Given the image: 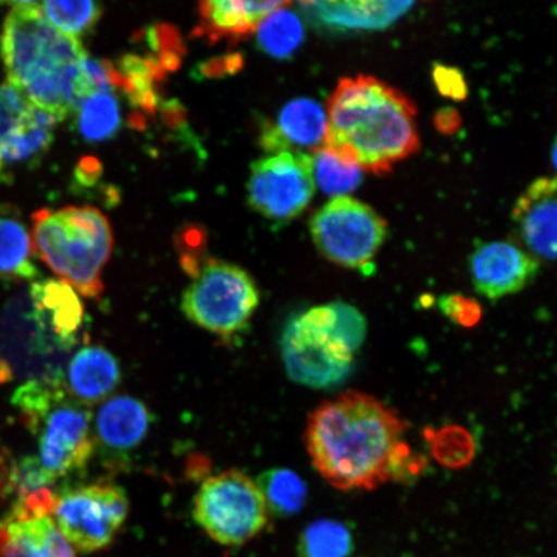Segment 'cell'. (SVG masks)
Returning a JSON list of instances; mask_svg holds the SVG:
<instances>
[{
  "mask_svg": "<svg viewBox=\"0 0 557 557\" xmlns=\"http://www.w3.org/2000/svg\"><path fill=\"white\" fill-rule=\"evenodd\" d=\"M355 352L337 324L334 304L317 306L292 319L282 336L289 379L311 388H330L351 372Z\"/></svg>",
  "mask_w": 557,
  "mask_h": 557,
  "instance_id": "cell-7",
  "label": "cell"
},
{
  "mask_svg": "<svg viewBox=\"0 0 557 557\" xmlns=\"http://www.w3.org/2000/svg\"><path fill=\"white\" fill-rule=\"evenodd\" d=\"M408 429L374 396L347 392L313 410L305 431L313 468L338 491H374L420 476L426 458L403 441Z\"/></svg>",
  "mask_w": 557,
  "mask_h": 557,
  "instance_id": "cell-1",
  "label": "cell"
},
{
  "mask_svg": "<svg viewBox=\"0 0 557 557\" xmlns=\"http://www.w3.org/2000/svg\"><path fill=\"white\" fill-rule=\"evenodd\" d=\"M121 381V368L114 355L101 346H86L66 366L67 393L85 406L100 403Z\"/></svg>",
  "mask_w": 557,
  "mask_h": 557,
  "instance_id": "cell-20",
  "label": "cell"
},
{
  "mask_svg": "<svg viewBox=\"0 0 557 557\" xmlns=\"http://www.w3.org/2000/svg\"><path fill=\"white\" fill-rule=\"evenodd\" d=\"M128 512L121 486L92 483L55 493L51 518L75 552L94 554L114 542Z\"/></svg>",
  "mask_w": 557,
  "mask_h": 557,
  "instance_id": "cell-11",
  "label": "cell"
},
{
  "mask_svg": "<svg viewBox=\"0 0 557 557\" xmlns=\"http://www.w3.org/2000/svg\"><path fill=\"white\" fill-rule=\"evenodd\" d=\"M12 404L37 437L38 461L54 483L86 468L95 449L92 414L67 393L65 383H23Z\"/></svg>",
  "mask_w": 557,
  "mask_h": 557,
  "instance_id": "cell-6",
  "label": "cell"
},
{
  "mask_svg": "<svg viewBox=\"0 0 557 557\" xmlns=\"http://www.w3.org/2000/svg\"><path fill=\"white\" fill-rule=\"evenodd\" d=\"M0 557H76V552L51 517H5Z\"/></svg>",
  "mask_w": 557,
  "mask_h": 557,
  "instance_id": "cell-19",
  "label": "cell"
},
{
  "mask_svg": "<svg viewBox=\"0 0 557 557\" xmlns=\"http://www.w3.org/2000/svg\"><path fill=\"white\" fill-rule=\"evenodd\" d=\"M259 304V289L247 271L208 260L185 290L181 309L200 329L230 337L246 329Z\"/></svg>",
  "mask_w": 557,
  "mask_h": 557,
  "instance_id": "cell-9",
  "label": "cell"
},
{
  "mask_svg": "<svg viewBox=\"0 0 557 557\" xmlns=\"http://www.w3.org/2000/svg\"><path fill=\"white\" fill-rule=\"evenodd\" d=\"M326 124L324 109L317 101H290L282 109L275 123L264 125L262 148L273 154L305 150H311L312 154L324 146Z\"/></svg>",
  "mask_w": 557,
  "mask_h": 557,
  "instance_id": "cell-17",
  "label": "cell"
},
{
  "mask_svg": "<svg viewBox=\"0 0 557 557\" xmlns=\"http://www.w3.org/2000/svg\"><path fill=\"white\" fill-rule=\"evenodd\" d=\"M540 263L508 242L483 244L470 257L472 283L480 295L496 301L519 294L537 276Z\"/></svg>",
  "mask_w": 557,
  "mask_h": 557,
  "instance_id": "cell-14",
  "label": "cell"
},
{
  "mask_svg": "<svg viewBox=\"0 0 557 557\" xmlns=\"http://www.w3.org/2000/svg\"><path fill=\"white\" fill-rule=\"evenodd\" d=\"M32 235L20 220L0 215V281L26 282L39 273Z\"/></svg>",
  "mask_w": 557,
  "mask_h": 557,
  "instance_id": "cell-22",
  "label": "cell"
},
{
  "mask_svg": "<svg viewBox=\"0 0 557 557\" xmlns=\"http://www.w3.org/2000/svg\"><path fill=\"white\" fill-rule=\"evenodd\" d=\"M433 79L438 94L447 97V99L463 101L469 95V86L465 74L457 67L435 64Z\"/></svg>",
  "mask_w": 557,
  "mask_h": 557,
  "instance_id": "cell-32",
  "label": "cell"
},
{
  "mask_svg": "<svg viewBox=\"0 0 557 557\" xmlns=\"http://www.w3.org/2000/svg\"><path fill=\"white\" fill-rule=\"evenodd\" d=\"M242 65L243 60L240 59V55H227V58L208 62L203 70H201V73L206 76H219L225 73H236Z\"/></svg>",
  "mask_w": 557,
  "mask_h": 557,
  "instance_id": "cell-35",
  "label": "cell"
},
{
  "mask_svg": "<svg viewBox=\"0 0 557 557\" xmlns=\"http://www.w3.org/2000/svg\"><path fill=\"white\" fill-rule=\"evenodd\" d=\"M40 9L55 29L76 39L92 30L102 15L97 2H45Z\"/></svg>",
  "mask_w": 557,
  "mask_h": 557,
  "instance_id": "cell-30",
  "label": "cell"
},
{
  "mask_svg": "<svg viewBox=\"0 0 557 557\" xmlns=\"http://www.w3.org/2000/svg\"><path fill=\"white\" fill-rule=\"evenodd\" d=\"M313 194L312 160L308 152L285 151L250 166L249 206L264 219L288 222L308 208Z\"/></svg>",
  "mask_w": 557,
  "mask_h": 557,
  "instance_id": "cell-12",
  "label": "cell"
},
{
  "mask_svg": "<svg viewBox=\"0 0 557 557\" xmlns=\"http://www.w3.org/2000/svg\"><path fill=\"white\" fill-rule=\"evenodd\" d=\"M512 221L534 256L557 261V177H541L529 185L513 207Z\"/></svg>",
  "mask_w": 557,
  "mask_h": 557,
  "instance_id": "cell-15",
  "label": "cell"
},
{
  "mask_svg": "<svg viewBox=\"0 0 557 557\" xmlns=\"http://www.w3.org/2000/svg\"><path fill=\"white\" fill-rule=\"evenodd\" d=\"M435 128L441 132L442 135L449 136L455 135L456 132L461 128L462 120L458 111L453 108H443L437 111L434 116Z\"/></svg>",
  "mask_w": 557,
  "mask_h": 557,
  "instance_id": "cell-34",
  "label": "cell"
},
{
  "mask_svg": "<svg viewBox=\"0 0 557 557\" xmlns=\"http://www.w3.org/2000/svg\"><path fill=\"white\" fill-rule=\"evenodd\" d=\"M313 243L326 260L363 274H372L375 256L388 235V226L371 206L350 197H337L313 214Z\"/></svg>",
  "mask_w": 557,
  "mask_h": 557,
  "instance_id": "cell-10",
  "label": "cell"
},
{
  "mask_svg": "<svg viewBox=\"0 0 557 557\" xmlns=\"http://www.w3.org/2000/svg\"><path fill=\"white\" fill-rule=\"evenodd\" d=\"M78 111V129L87 141H107L121 128L120 103L113 94L101 92L90 96Z\"/></svg>",
  "mask_w": 557,
  "mask_h": 557,
  "instance_id": "cell-28",
  "label": "cell"
},
{
  "mask_svg": "<svg viewBox=\"0 0 557 557\" xmlns=\"http://www.w3.org/2000/svg\"><path fill=\"white\" fill-rule=\"evenodd\" d=\"M552 160H553V165H554V169L557 173V137L555 139V143L553 145V150H552Z\"/></svg>",
  "mask_w": 557,
  "mask_h": 557,
  "instance_id": "cell-36",
  "label": "cell"
},
{
  "mask_svg": "<svg viewBox=\"0 0 557 557\" xmlns=\"http://www.w3.org/2000/svg\"><path fill=\"white\" fill-rule=\"evenodd\" d=\"M54 124L10 83L0 85V183L39 162L51 148Z\"/></svg>",
  "mask_w": 557,
  "mask_h": 557,
  "instance_id": "cell-13",
  "label": "cell"
},
{
  "mask_svg": "<svg viewBox=\"0 0 557 557\" xmlns=\"http://www.w3.org/2000/svg\"><path fill=\"white\" fill-rule=\"evenodd\" d=\"M290 2H242V0H211L199 4V25L195 29L198 37L212 44L221 40L238 41L247 39L264 18Z\"/></svg>",
  "mask_w": 557,
  "mask_h": 557,
  "instance_id": "cell-18",
  "label": "cell"
},
{
  "mask_svg": "<svg viewBox=\"0 0 557 557\" xmlns=\"http://www.w3.org/2000/svg\"><path fill=\"white\" fill-rule=\"evenodd\" d=\"M354 541L344 522L322 519L311 522L299 537V557H350Z\"/></svg>",
  "mask_w": 557,
  "mask_h": 557,
  "instance_id": "cell-26",
  "label": "cell"
},
{
  "mask_svg": "<svg viewBox=\"0 0 557 557\" xmlns=\"http://www.w3.org/2000/svg\"><path fill=\"white\" fill-rule=\"evenodd\" d=\"M310 156L313 181L332 197H345V194L357 190L363 181L359 165L344 162L329 149H319Z\"/></svg>",
  "mask_w": 557,
  "mask_h": 557,
  "instance_id": "cell-29",
  "label": "cell"
},
{
  "mask_svg": "<svg viewBox=\"0 0 557 557\" xmlns=\"http://www.w3.org/2000/svg\"><path fill=\"white\" fill-rule=\"evenodd\" d=\"M412 2H301L298 9L312 27L324 32L382 30L412 9Z\"/></svg>",
  "mask_w": 557,
  "mask_h": 557,
  "instance_id": "cell-16",
  "label": "cell"
},
{
  "mask_svg": "<svg viewBox=\"0 0 557 557\" xmlns=\"http://www.w3.org/2000/svg\"><path fill=\"white\" fill-rule=\"evenodd\" d=\"M150 426V413L144 403L131 396H115L96 417V435L104 448L123 451L144 441Z\"/></svg>",
  "mask_w": 557,
  "mask_h": 557,
  "instance_id": "cell-21",
  "label": "cell"
},
{
  "mask_svg": "<svg viewBox=\"0 0 557 557\" xmlns=\"http://www.w3.org/2000/svg\"><path fill=\"white\" fill-rule=\"evenodd\" d=\"M269 507L276 517L289 518L302 510L308 490L296 472L274 469L263 472L259 483Z\"/></svg>",
  "mask_w": 557,
  "mask_h": 557,
  "instance_id": "cell-24",
  "label": "cell"
},
{
  "mask_svg": "<svg viewBox=\"0 0 557 557\" xmlns=\"http://www.w3.org/2000/svg\"><path fill=\"white\" fill-rule=\"evenodd\" d=\"M269 513L260 486L239 470L207 479L193 506L194 520L222 546L252 541L267 528Z\"/></svg>",
  "mask_w": 557,
  "mask_h": 557,
  "instance_id": "cell-8",
  "label": "cell"
},
{
  "mask_svg": "<svg viewBox=\"0 0 557 557\" xmlns=\"http://www.w3.org/2000/svg\"><path fill=\"white\" fill-rule=\"evenodd\" d=\"M416 103L374 76L341 79L329 100L323 148L383 176L420 150Z\"/></svg>",
  "mask_w": 557,
  "mask_h": 557,
  "instance_id": "cell-3",
  "label": "cell"
},
{
  "mask_svg": "<svg viewBox=\"0 0 557 557\" xmlns=\"http://www.w3.org/2000/svg\"><path fill=\"white\" fill-rule=\"evenodd\" d=\"M431 453L438 463L448 469H463L476 455V443L469 430L459 424L443 429H426L423 433Z\"/></svg>",
  "mask_w": 557,
  "mask_h": 557,
  "instance_id": "cell-27",
  "label": "cell"
},
{
  "mask_svg": "<svg viewBox=\"0 0 557 557\" xmlns=\"http://www.w3.org/2000/svg\"><path fill=\"white\" fill-rule=\"evenodd\" d=\"M0 52L10 85L55 122L75 114L90 96L117 88L115 66L89 59L79 39L55 29L38 2L12 3Z\"/></svg>",
  "mask_w": 557,
  "mask_h": 557,
  "instance_id": "cell-2",
  "label": "cell"
},
{
  "mask_svg": "<svg viewBox=\"0 0 557 557\" xmlns=\"http://www.w3.org/2000/svg\"><path fill=\"white\" fill-rule=\"evenodd\" d=\"M81 331L78 312L66 299L32 283L0 313V385L65 383L66 359Z\"/></svg>",
  "mask_w": 557,
  "mask_h": 557,
  "instance_id": "cell-4",
  "label": "cell"
},
{
  "mask_svg": "<svg viewBox=\"0 0 557 557\" xmlns=\"http://www.w3.org/2000/svg\"><path fill=\"white\" fill-rule=\"evenodd\" d=\"M257 39L261 50L271 58L289 59L305 39L302 21L295 12L278 10L262 21Z\"/></svg>",
  "mask_w": 557,
  "mask_h": 557,
  "instance_id": "cell-25",
  "label": "cell"
},
{
  "mask_svg": "<svg viewBox=\"0 0 557 557\" xmlns=\"http://www.w3.org/2000/svg\"><path fill=\"white\" fill-rule=\"evenodd\" d=\"M13 479H15V462L10 451L0 443V522L4 520L12 505Z\"/></svg>",
  "mask_w": 557,
  "mask_h": 557,
  "instance_id": "cell-33",
  "label": "cell"
},
{
  "mask_svg": "<svg viewBox=\"0 0 557 557\" xmlns=\"http://www.w3.org/2000/svg\"><path fill=\"white\" fill-rule=\"evenodd\" d=\"M32 239L35 253L62 282L86 297L102 294V269L113 252L114 238L99 209H40L33 215Z\"/></svg>",
  "mask_w": 557,
  "mask_h": 557,
  "instance_id": "cell-5",
  "label": "cell"
},
{
  "mask_svg": "<svg viewBox=\"0 0 557 557\" xmlns=\"http://www.w3.org/2000/svg\"><path fill=\"white\" fill-rule=\"evenodd\" d=\"M437 306L444 317L463 329H472L478 325L483 317L482 306L476 299L465 295H444L438 298Z\"/></svg>",
  "mask_w": 557,
  "mask_h": 557,
  "instance_id": "cell-31",
  "label": "cell"
},
{
  "mask_svg": "<svg viewBox=\"0 0 557 557\" xmlns=\"http://www.w3.org/2000/svg\"><path fill=\"white\" fill-rule=\"evenodd\" d=\"M116 70L120 74V88L132 107L141 109L146 114H154L158 104L157 85L164 79L165 67L157 58L143 59L127 54Z\"/></svg>",
  "mask_w": 557,
  "mask_h": 557,
  "instance_id": "cell-23",
  "label": "cell"
}]
</instances>
